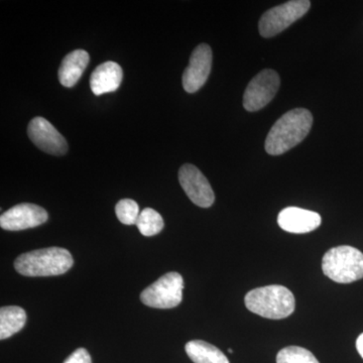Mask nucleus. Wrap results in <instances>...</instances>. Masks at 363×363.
Masks as SVG:
<instances>
[{"label":"nucleus","instance_id":"f257e3e1","mask_svg":"<svg viewBox=\"0 0 363 363\" xmlns=\"http://www.w3.org/2000/svg\"><path fill=\"white\" fill-rule=\"evenodd\" d=\"M313 116L305 108L292 109L274 124L266 140V150L271 156H279L303 142L311 130Z\"/></svg>","mask_w":363,"mask_h":363},{"label":"nucleus","instance_id":"f03ea898","mask_svg":"<svg viewBox=\"0 0 363 363\" xmlns=\"http://www.w3.org/2000/svg\"><path fill=\"white\" fill-rule=\"evenodd\" d=\"M73 264L69 250L48 247L21 255L14 262V269L26 277H52L65 274Z\"/></svg>","mask_w":363,"mask_h":363},{"label":"nucleus","instance_id":"7ed1b4c3","mask_svg":"<svg viewBox=\"0 0 363 363\" xmlns=\"http://www.w3.org/2000/svg\"><path fill=\"white\" fill-rule=\"evenodd\" d=\"M245 306L250 312L267 319H284L295 311L293 293L283 286L272 285L255 289L247 294Z\"/></svg>","mask_w":363,"mask_h":363},{"label":"nucleus","instance_id":"20e7f679","mask_svg":"<svg viewBox=\"0 0 363 363\" xmlns=\"http://www.w3.org/2000/svg\"><path fill=\"white\" fill-rule=\"evenodd\" d=\"M322 269L336 283L357 281L363 278V253L348 245L331 248L322 259Z\"/></svg>","mask_w":363,"mask_h":363},{"label":"nucleus","instance_id":"39448f33","mask_svg":"<svg viewBox=\"0 0 363 363\" xmlns=\"http://www.w3.org/2000/svg\"><path fill=\"white\" fill-rule=\"evenodd\" d=\"M184 279L176 272H168L140 294L145 306L157 309H172L183 301Z\"/></svg>","mask_w":363,"mask_h":363},{"label":"nucleus","instance_id":"423d86ee","mask_svg":"<svg viewBox=\"0 0 363 363\" xmlns=\"http://www.w3.org/2000/svg\"><path fill=\"white\" fill-rule=\"evenodd\" d=\"M311 6L309 0H292L272 7L260 18L259 33L264 38H272L284 32L298 18L304 16Z\"/></svg>","mask_w":363,"mask_h":363},{"label":"nucleus","instance_id":"0eeeda50","mask_svg":"<svg viewBox=\"0 0 363 363\" xmlns=\"http://www.w3.org/2000/svg\"><path fill=\"white\" fill-rule=\"evenodd\" d=\"M281 85L279 74L264 69L252 79L243 95V107L250 112L259 111L274 99Z\"/></svg>","mask_w":363,"mask_h":363},{"label":"nucleus","instance_id":"6e6552de","mask_svg":"<svg viewBox=\"0 0 363 363\" xmlns=\"http://www.w3.org/2000/svg\"><path fill=\"white\" fill-rule=\"evenodd\" d=\"M179 182L185 191L189 199L195 205L202 208H209L213 205L215 195L213 189L194 164H185L179 171Z\"/></svg>","mask_w":363,"mask_h":363},{"label":"nucleus","instance_id":"1a4fd4ad","mask_svg":"<svg viewBox=\"0 0 363 363\" xmlns=\"http://www.w3.org/2000/svg\"><path fill=\"white\" fill-rule=\"evenodd\" d=\"M28 135L32 142L47 154L63 156L68 150L65 138L44 117H35L30 121Z\"/></svg>","mask_w":363,"mask_h":363},{"label":"nucleus","instance_id":"9d476101","mask_svg":"<svg viewBox=\"0 0 363 363\" xmlns=\"http://www.w3.org/2000/svg\"><path fill=\"white\" fill-rule=\"evenodd\" d=\"M212 50L207 44L197 45L183 74V87L186 92L195 93L206 83L212 68Z\"/></svg>","mask_w":363,"mask_h":363},{"label":"nucleus","instance_id":"9b49d317","mask_svg":"<svg viewBox=\"0 0 363 363\" xmlns=\"http://www.w3.org/2000/svg\"><path fill=\"white\" fill-rule=\"evenodd\" d=\"M44 208L30 203L16 205L0 216V226L4 230L20 231L42 225L48 220Z\"/></svg>","mask_w":363,"mask_h":363},{"label":"nucleus","instance_id":"f8f14e48","mask_svg":"<svg viewBox=\"0 0 363 363\" xmlns=\"http://www.w3.org/2000/svg\"><path fill=\"white\" fill-rule=\"evenodd\" d=\"M322 218L317 212L298 207H288L279 212L278 223L286 233H311L321 225Z\"/></svg>","mask_w":363,"mask_h":363},{"label":"nucleus","instance_id":"ddd939ff","mask_svg":"<svg viewBox=\"0 0 363 363\" xmlns=\"http://www.w3.org/2000/svg\"><path fill=\"white\" fill-rule=\"evenodd\" d=\"M123 72L116 62H105L95 69L90 78V87L96 96L118 89Z\"/></svg>","mask_w":363,"mask_h":363},{"label":"nucleus","instance_id":"4468645a","mask_svg":"<svg viewBox=\"0 0 363 363\" xmlns=\"http://www.w3.org/2000/svg\"><path fill=\"white\" fill-rule=\"evenodd\" d=\"M89 55L84 50L69 52L62 61L59 69V81L64 87L71 88L77 84L89 63Z\"/></svg>","mask_w":363,"mask_h":363},{"label":"nucleus","instance_id":"2eb2a0df","mask_svg":"<svg viewBox=\"0 0 363 363\" xmlns=\"http://www.w3.org/2000/svg\"><path fill=\"white\" fill-rule=\"evenodd\" d=\"M185 350L194 363H229L228 358L220 350L205 341H190L186 344Z\"/></svg>","mask_w":363,"mask_h":363},{"label":"nucleus","instance_id":"dca6fc26","mask_svg":"<svg viewBox=\"0 0 363 363\" xmlns=\"http://www.w3.org/2000/svg\"><path fill=\"white\" fill-rule=\"evenodd\" d=\"M26 323V313L18 306H7L0 309V339L11 337Z\"/></svg>","mask_w":363,"mask_h":363},{"label":"nucleus","instance_id":"f3484780","mask_svg":"<svg viewBox=\"0 0 363 363\" xmlns=\"http://www.w3.org/2000/svg\"><path fill=\"white\" fill-rule=\"evenodd\" d=\"M136 226L143 236H154L161 233L164 228V219L159 212L152 208H145L140 212L136 221Z\"/></svg>","mask_w":363,"mask_h":363},{"label":"nucleus","instance_id":"a211bd4d","mask_svg":"<svg viewBox=\"0 0 363 363\" xmlns=\"http://www.w3.org/2000/svg\"><path fill=\"white\" fill-rule=\"evenodd\" d=\"M277 363H320L312 352L300 346H289L277 355Z\"/></svg>","mask_w":363,"mask_h":363},{"label":"nucleus","instance_id":"6ab92c4d","mask_svg":"<svg viewBox=\"0 0 363 363\" xmlns=\"http://www.w3.org/2000/svg\"><path fill=\"white\" fill-rule=\"evenodd\" d=\"M116 213L118 220L125 225L136 224L140 216V207L138 203L131 199H123L117 203Z\"/></svg>","mask_w":363,"mask_h":363},{"label":"nucleus","instance_id":"aec40b11","mask_svg":"<svg viewBox=\"0 0 363 363\" xmlns=\"http://www.w3.org/2000/svg\"><path fill=\"white\" fill-rule=\"evenodd\" d=\"M64 363H92L89 352L85 348H79L67 358Z\"/></svg>","mask_w":363,"mask_h":363},{"label":"nucleus","instance_id":"412c9836","mask_svg":"<svg viewBox=\"0 0 363 363\" xmlns=\"http://www.w3.org/2000/svg\"><path fill=\"white\" fill-rule=\"evenodd\" d=\"M357 348L360 357L363 358V333L360 334L357 340Z\"/></svg>","mask_w":363,"mask_h":363},{"label":"nucleus","instance_id":"4be33fe9","mask_svg":"<svg viewBox=\"0 0 363 363\" xmlns=\"http://www.w3.org/2000/svg\"><path fill=\"white\" fill-rule=\"evenodd\" d=\"M228 352H229V353H233V350H230V348H229V350H228Z\"/></svg>","mask_w":363,"mask_h":363}]
</instances>
